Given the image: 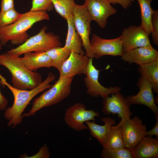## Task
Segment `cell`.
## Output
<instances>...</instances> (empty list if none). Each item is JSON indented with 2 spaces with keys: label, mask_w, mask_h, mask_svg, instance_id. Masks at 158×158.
Masks as SVG:
<instances>
[{
  "label": "cell",
  "mask_w": 158,
  "mask_h": 158,
  "mask_svg": "<svg viewBox=\"0 0 158 158\" xmlns=\"http://www.w3.org/2000/svg\"><path fill=\"white\" fill-rule=\"evenodd\" d=\"M55 76L49 72L46 79L36 87L30 90L16 88L7 83L1 77L3 83L7 86L11 92L13 97L12 105L5 110L4 118L8 122L7 126L11 128H15L22 123L23 112L31 100L37 95L51 86L50 83L54 81Z\"/></svg>",
  "instance_id": "obj_1"
},
{
  "label": "cell",
  "mask_w": 158,
  "mask_h": 158,
  "mask_svg": "<svg viewBox=\"0 0 158 158\" xmlns=\"http://www.w3.org/2000/svg\"><path fill=\"white\" fill-rule=\"evenodd\" d=\"M0 65L9 71L11 75L12 86L17 89H33L43 81L41 74L28 69L21 61L20 57L7 51L0 54Z\"/></svg>",
  "instance_id": "obj_2"
},
{
  "label": "cell",
  "mask_w": 158,
  "mask_h": 158,
  "mask_svg": "<svg viewBox=\"0 0 158 158\" xmlns=\"http://www.w3.org/2000/svg\"><path fill=\"white\" fill-rule=\"evenodd\" d=\"M49 17L46 11H29L23 13L22 16L14 23L0 27V42L5 45L10 41L13 45L21 44L28 38L27 31L35 23L49 20Z\"/></svg>",
  "instance_id": "obj_3"
},
{
  "label": "cell",
  "mask_w": 158,
  "mask_h": 158,
  "mask_svg": "<svg viewBox=\"0 0 158 158\" xmlns=\"http://www.w3.org/2000/svg\"><path fill=\"white\" fill-rule=\"evenodd\" d=\"M73 78L59 77L49 89L34 99L29 112L23 114V118L34 115L42 108L56 104L67 97L71 92Z\"/></svg>",
  "instance_id": "obj_4"
},
{
  "label": "cell",
  "mask_w": 158,
  "mask_h": 158,
  "mask_svg": "<svg viewBox=\"0 0 158 158\" xmlns=\"http://www.w3.org/2000/svg\"><path fill=\"white\" fill-rule=\"evenodd\" d=\"M47 29V27H43L37 34L8 51L19 56L27 52H44L54 47H61L59 37L53 33H46Z\"/></svg>",
  "instance_id": "obj_5"
},
{
  "label": "cell",
  "mask_w": 158,
  "mask_h": 158,
  "mask_svg": "<svg viewBox=\"0 0 158 158\" xmlns=\"http://www.w3.org/2000/svg\"><path fill=\"white\" fill-rule=\"evenodd\" d=\"M73 16L75 28L81 39L83 47L86 51L85 55L89 58H93L89 38L92 20L85 5L76 4Z\"/></svg>",
  "instance_id": "obj_6"
},
{
  "label": "cell",
  "mask_w": 158,
  "mask_h": 158,
  "mask_svg": "<svg viewBox=\"0 0 158 158\" xmlns=\"http://www.w3.org/2000/svg\"><path fill=\"white\" fill-rule=\"evenodd\" d=\"M93 58H90L87 68L86 76L84 79L85 84L87 88V92L90 96L103 98L110 94L120 91L121 88L117 86L107 88L102 85L98 81L99 70L97 69L93 64Z\"/></svg>",
  "instance_id": "obj_7"
},
{
  "label": "cell",
  "mask_w": 158,
  "mask_h": 158,
  "mask_svg": "<svg viewBox=\"0 0 158 158\" xmlns=\"http://www.w3.org/2000/svg\"><path fill=\"white\" fill-rule=\"evenodd\" d=\"M121 125L125 148L132 150L146 136V126L137 116L129 118Z\"/></svg>",
  "instance_id": "obj_8"
},
{
  "label": "cell",
  "mask_w": 158,
  "mask_h": 158,
  "mask_svg": "<svg viewBox=\"0 0 158 158\" xmlns=\"http://www.w3.org/2000/svg\"><path fill=\"white\" fill-rule=\"evenodd\" d=\"M111 95V96L103 98L102 111L107 115L111 114H117L118 118H121L119 123L121 124L132 115L130 110V105L119 91Z\"/></svg>",
  "instance_id": "obj_9"
},
{
  "label": "cell",
  "mask_w": 158,
  "mask_h": 158,
  "mask_svg": "<svg viewBox=\"0 0 158 158\" xmlns=\"http://www.w3.org/2000/svg\"><path fill=\"white\" fill-rule=\"evenodd\" d=\"M90 43L94 58L96 59L104 55L122 56L123 55L120 36L114 39H106L93 34Z\"/></svg>",
  "instance_id": "obj_10"
},
{
  "label": "cell",
  "mask_w": 158,
  "mask_h": 158,
  "mask_svg": "<svg viewBox=\"0 0 158 158\" xmlns=\"http://www.w3.org/2000/svg\"><path fill=\"white\" fill-rule=\"evenodd\" d=\"M149 36L140 26L132 25L125 28L120 36L123 53L138 47H152Z\"/></svg>",
  "instance_id": "obj_11"
},
{
  "label": "cell",
  "mask_w": 158,
  "mask_h": 158,
  "mask_svg": "<svg viewBox=\"0 0 158 158\" xmlns=\"http://www.w3.org/2000/svg\"><path fill=\"white\" fill-rule=\"evenodd\" d=\"M84 4L92 20L95 21L102 28L106 27L108 17L117 12L108 0H85Z\"/></svg>",
  "instance_id": "obj_12"
},
{
  "label": "cell",
  "mask_w": 158,
  "mask_h": 158,
  "mask_svg": "<svg viewBox=\"0 0 158 158\" xmlns=\"http://www.w3.org/2000/svg\"><path fill=\"white\" fill-rule=\"evenodd\" d=\"M136 85L140 89L138 93L135 95L126 97L129 104L130 105L142 104L147 106L153 112L156 118L158 116V107L155 103L152 86L145 78L142 76Z\"/></svg>",
  "instance_id": "obj_13"
},
{
  "label": "cell",
  "mask_w": 158,
  "mask_h": 158,
  "mask_svg": "<svg viewBox=\"0 0 158 158\" xmlns=\"http://www.w3.org/2000/svg\"><path fill=\"white\" fill-rule=\"evenodd\" d=\"M89 59L85 54L71 52L68 58L59 70V77L71 78L76 75H85Z\"/></svg>",
  "instance_id": "obj_14"
},
{
  "label": "cell",
  "mask_w": 158,
  "mask_h": 158,
  "mask_svg": "<svg viewBox=\"0 0 158 158\" xmlns=\"http://www.w3.org/2000/svg\"><path fill=\"white\" fill-rule=\"evenodd\" d=\"M121 59L130 64L135 63L140 66L158 59V51L152 47H140L124 52Z\"/></svg>",
  "instance_id": "obj_15"
},
{
  "label": "cell",
  "mask_w": 158,
  "mask_h": 158,
  "mask_svg": "<svg viewBox=\"0 0 158 158\" xmlns=\"http://www.w3.org/2000/svg\"><path fill=\"white\" fill-rule=\"evenodd\" d=\"M85 106L81 103H78L71 106L66 111L64 120L70 127L77 131H81L88 129L85 122L83 111Z\"/></svg>",
  "instance_id": "obj_16"
},
{
  "label": "cell",
  "mask_w": 158,
  "mask_h": 158,
  "mask_svg": "<svg viewBox=\"0 0 158 158\" xmlns=\"http://www.w3.org/2000/svg\"><path fill=\"white\" fill-rule=\"evenodd\" d=\"M131 151L134 158H157L158 138L145 136Z\"/></svg>",
  "instance_id": "obj_17"
},
{
  "label": "cell",
  "mask_w": 158,
  "mask_h": 158,
  "mask_svg": "<svg viewBox=\"0 0 158 158\" xmlns=\"http://www.w3.org/2000/svg\"><path fill=\"white\" fill-rule=\"evenodd\" d=\"M20 59L24 65L29 70L36 71L38 69L52 67V61L45 52H28L24 54Z\"/></svg>",
  "instance_id": "obj_18"
},
{
  "label": "cell",
  "mask_w": 158,
  "mask_h": 158,
  "mask_svg": "<svg viewBox=\"0 0 158 158\" xmlns=\"http://www.w3.org/2000/svg\"><path fill=\"white\" fill-rule=\"evenodd\" d=\"M101 121L104 123L103 125H100L94 121H87L85 122L90 130V135L96 139L102 145L109 134L112 126L115 125L116 122L109 117L102 118Z\"/></svg>",
  "instance_id": "obj_19"
},
{
  "label": "cell",
  "mask_w": 158,
  "mask_h": 158,
  "mask_svg": "<svg viewBox=\"0 0 158 158\" xmlns=\"http://www.w3.org/2000/svg\"><path fill=\"white\" fill-rule=\"evenodd\" d=\"M73 15L68 17L66 19L68 23V30L65 44L63 48L70 52L74 51L85 54V52L82 49V40L74 25Z\"/></svg>",
  "instance_id": "obj_20"
},
{
  "label": "cell",
  "mask_w": 158,
  "mask_h": 158,
  "mask_svg": "<svg viewBox=\"0 0 158 158\" xmlns=\"http://www.w3.org/2000/svg\"><path fill=\"white\" fill-rule=\"evenodd\" d=\"M138 71L152 86V90L158 93V59L147 63L139 66Z\"/></svg>",
  "instance_id": "obj_21"
},
{
  "label": "cell",
  "mask_w": 158,
  "mask_h": 158,
  "mask_svg": "<svg viewBox=\"0 0 158 158\" xmlns=\"http://www.w3.org/2000/svg\"><path fill=\"white\" fill-rule=\"evenodd\" d=\"M102 146L103 149H120L125 148L121 124L119 123L112 126Z\"/></svg>",
  "instance_id": "obj_22"
},
{
  "label": "cell",
  "mask_w": 158,
  "mask_h": 158,
  "mask_svg": "<svg viewBox=\"0 0 158 158\" xmlns=\"http://www.w3.org/2000/svg\"><path fill=\"white\" fill-rule=\"evenodd\" d=\"M140 9L141 23L140 26L149 35L152 31L151 23L154 10L151 6L152 0H137Z\"/></svg>",
  "instance_id": "obj_23"
},
{
  "label": "cell",
  "mask_w": 158,
  "mask_h": 158,
  "mask_svg": "<svg viewBox=\"0 0 158 158\" xmlns=\"http://www.w3.org/2000/svg\"><path fill=\"white\" fill-rule=\"evenodd\" d=\"M45 52L51 59L52 67L58 71L68 58L71 53L61 47H54Z\"/></svg>",
  "instance_id": "obj_24"
},
{
  "label": "cell",
  "mask_w": 158,
  "mask_h": 158,
  "mask_svg": "<svg viewBox=\"0 0 158 158\" xmlns=\"http://www.w3.org/2000/svg\"><path fill=\"white\" fill-rule=\"evenodd\" d=\"M52 1L56 12L65 19L73 15L76 4L74 0H52Z\"/></svg>",
  "instance_id": "obj_25"
},
{
  "label": "cell",
  "mask_w": 158,
  "mask_h": 158,
  "mask_svg": "<svg viewBox=\"0 0 158 158\" xmlns=\"http://www.w3.org/2000/svg\"><path fill=\"white\" fill-rule=\"evenodd\" d=\"M100 156L102 158H134L131 150L126 148L120 149H103Z\"/></svg>",
  "instance_id": "obj_26"
},
{
  "label": "cell",
  "mask_w": 158,
  "mask_h": 158,
  "mask_svg": "<svg viewBox=\"0 0 158 158\" xmlns=\"http://www.w3.org/2000/svg\"><path fill=\"white\" fill-rule=\"evenodd\" d=\"M23 14L17 12L14 8L7 11L0 12V27L9 25L16 21Z\"/></svg>",
  "instance_id": "obj_27"
},
{
  "label": "cell",
  "mask_w": 158,
  "mask_h": 158,
  "mask_svg": "<svg viewBox=\"0 0 158 158\" xmlns=\"http://www.w3.org/2000/svg\"><path fill=\"white\" fill-rule=\"evenodd\" d=\"M52 5V0H32L30 11H49L51 9Z\"/></svg>",
  "instance_id": "obj_28"
},
{
  "label": "cell",
  "mask_w": 158,
  "mask_h": 158,
  "mask_svg": "<svg viewBox=\"0 0 158 158\" xmlns=\"http://www.w3.org/2000/svg\"><path fill=\"white\" fill-rule=\"evenodd\" d=\"M151 23L152 31L151 34L153 41L156 45H158V11L154 10L152 15Z\"/></svg>",
  "instance_id": "obj_29"
},
{
  "label": "cell",
  "mask_w": 158,
  "mask_h": 158,
  "mask_svg": "<svg viewBox=\"0 0 158 158\" xmlns=\"http://www.w3.org/2000/svg\"><path fill=\"white\" fill-rule=\"evenodd\" d=\"M21 156V158H49L50 156L49 148L46 144H45L40 149L39 152L36 154L30 157H28L25 154Z\"/></svg>",
  "instance_id": "obj_30"
},
{
  "label": "cell",
  "mask_w": 158,
  "mask_h": 158,
  "mask_svg": "<svg viewBox=\"0 0 158 158\" xmlns=\"http://www.w3.org/2000/svg\"><path fill=\"white\" fill-rule=\"evenodd\" d=\"M13 0H1V10L4 12L14 8Z\"/></svg>",
  "instance_id": "obj_31"
},
{
  "label": "cell",
  "mask_w": 158,
  "mask_h": 158,
  "mask_svg": "<svg viewBox=\"0 0 158 158\" xmlns=\"http://www.w3.org/2000/svg\"><path fill=\"white\" fill-rule=\"evenodd\" d=\"M113 4H118L124 9H126L130 6L134 0H108Z\"/></svg>",
  "instance_id": "obj_32"
},
{
  "label": "cell",
  "mask_w": 158,
  "mask_h": 158,
  "mask_svg": "<svg viewBox=\"0 0 158 158\" xmlns=\"http://www.w3.org/2000/svg\"><path fill=\"white\" fill-rule=\"evenodd\" d=\"M156 123L152 129L149 131H147L146 135L147 136H156L158 138V116L156 117Z\"/></svg>",
  "instance_id": "obj_33"
},
{
  "label": "cell",
  "mask_w": 158,
  "mask_h": 158,
  "mask_svg": "<svg viewBox=\"0 0 158 158\" xmlns=\"http://www.w3.org/2000/svg\"><path fill=\"white\" fill-rule=\"evenodd\" d=\"M8 104V99L1 94L0 90V110H5L7 108Z\"/></svg>",
  "instance_id": "obj_34"
},
{
  "label": "cell",
  "mask_w": 158,
  "mask_h": 158,
  "mask_svg": "<svg viewBox=\"0 0 158 158\" xmlns=\"http://www.w3.org/2000/svg\"><path fill=\"white\" fill-rule=\"evenodd\" d=\"M1 44L0 43V50H1Z\"/></svg>",
  "instance_id": "obj_35"
}]
</instances>
